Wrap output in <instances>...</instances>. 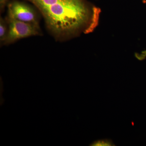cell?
Instances as JSON below:
<instances>
[{"label":"cell","mask_w":146,"mask_h":146,"mask_svg":"<svg viewBox=\"0 0 146 146\" xmlns=\"http://www.w3.org/2000/svg\"><path fill=\"white\" fill-rule=\"evenodd\" d=\"M37 9L48 30L57 40L93 32L101 10L87 0H25Z\"/></svg>","instance_id":"6da1fadb"},{"label":"cell","mask_w":146,"mask_h":146,"mask_svg":"<svg viewBox=\"0 0 146 146\" xmlns=\"http://www.w3.org/2000/svg\"><path fill=\"white\" fill-rule=\"evenodd\" d=\"M8 31L4 44H12L20 39L42 34L39 25L13 19L6 18Z\"/></svg>","instance_id":"7a4b0ae2"},{"label":"cell","mask_w":146,"mask_h":146,"mask_svg":"<svg viewBox=\"0 0 146 146\" xmlns=\"http://www.w3.org/2000/svg\"><path fill=\"white\" fill-rule=\"evenodd\" d=\"M7 19L18 21L39 25V17L31 6L18 0L10 1L7 5Z\"/></svg>","instance_id":"3957f363"},{"label":"cell","mask_w":146,"mask_h":146,"mask_svg":"<svg viewBox=\"0 0 146 146\" xmlns=\"http://www.w3.org/2000/svg\"><path fill=\"white\" fill-rule=\"evenodd\" d=\"M7 21L2 17L0 18V42L3 44L5 42L8 31V25Z\"/></svg>","instance_id":"277c9868"},{"label":"cell","mask_w":146,"mask_h":146,"mask_svg":"<svg viewBox=\"0 0 146 146\" xmlns=\"http://www.w3.org/2000/svg\"><path fill=\"white\" fill-rule=\"evenodd\" d=\"M113 145L114 144L111 140L105 139V140H99V141H95L91 145L97 146H115V145Z\"/></svg>","instance_id":"5b68a950"},{"label":"cell","mask_w":146,"mask_h":146,"mask_svg":"<svg viewBox=\"0 0 146 146\" xmlns=\"http://www.w3.org/2000/svg\"><path fill=\"white\" fill-rule=\"evenodd\" d=\"M9 1L10 0H0V11L1 12L4 11Z\"/></svg>","instance_id":"8992f818"},{"label":"cell","mask_w":146,"mask_h":146,"mask_svg":"<svg viewBox=\"0 0 146 146\" xmlns=\"http://www.w3.org/2000/svg\"><path fill=\"white\" fill-rule=\"evenodd\" d=\"M143 3L144 4H146V0H143Z\"/></svg>","instance_id":"52a82bcc"}]
</instances>
